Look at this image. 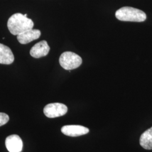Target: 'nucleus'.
Segmentation results:
<instances>
[{"label":"nucleus","mask_w":152,"mask_h":152,"mask_svg":"<svg viewBox=\"0 0 152 152\" xmlns=\"http://www.w3.org/2000/svg\"><path fill=\"white\" fill-rule=\"evenodd\" d=\"M33 26L32 20L20 13L12 15L7 21V28L10 32L15 36L32 29Z\"/></svg>","instance_id":"nucleus-1"},{"label":"nucleus","mask_w":152,"mask_h":152,"mask_svg":"<svg viewBox=\"0 0 152 152\" xmlns=\"http://www.w3.org/2000/svg\"><path fill=\"white\" fill-rule=\"evenodd\" d=\"M115 17L121 21L142 22L147 19L144 11L132 7H123L115 12Z\"/></svg>","instance_id":"nucleus-2"},{"label":"nucleus","mask_w":152,"mask_h":152,"mask_svg":"<svg viewBox=\"0 0 152 152\" xmlns=\"http://www.w3.org/2000/svg\"><path fill=\"white\" fill-rule=\"evenodd\" d=\"M82 59L81 56L71 51H66L60 55L59 63L65 70H73L81 65Z\"/></svg>","instance_id":"nucleus-3"},{"label":"nucleus","mask_w":152,"mask_h":152,"mask_svg":"<svg viewBox=\"0 0 152 152\" xmlns=\"http://www.w3.org/2000/svg\"><path fill=\"white\" fill-rule=\"evenodd\" d=\"M68 112L67 107L59 103H50L46 105L44 109L45 115L48 118H56L65 115Z\"/></svg>","instance_id":"nucleus-4"},{"label":"nucleus","mask_w":152,"mask_h":152,"mask_svg":"<svg viewBox=\"0 0 152 152\" xmlns=\"http://www.w3.org/2000/svg\"><path fill=\"white\" fill-rule=\"evenodd\" d=\"M61 131L66 136L77 137L87 134L89 130L81 125H66L61 128Z\"/></svg>","instance_id":"nucleus-5"},{"label":"nucleus","mask_w":152,"mask_h":152,"mask_svg":"<svg viewBox=\"0 0 152 152\" xmlns=\"http://www.w3.org/2000/svg\"><path fill=\"white\" fill-rule=\"evenodd\" d=\"M5 145L9 152H21L23 144L20 136L17 135H11L6 137Z\"/></svg>","instance_id":"nucleus-6"},{"label":"nucleus","mask_w":152,"mask_h":152,"mask_svg":"<svg viewBox=\"0 0 152 152\" xmlns=\"http://www.w3.org/2000/svg\"><path fill=\"white\" fill-rule=\"evenodd\" d=\"M50 48L46 41H41L35 44L30 50V54L34 58H40L49 54Z\"/></svg>","instance_id":"nucleus-7"},{"label":"nucleus","mask_w":152,"mask_h":152,"mask_svg":"<svg viewBox=\"0 0 152 152\" xmlns=\"http://www.w3.org/2000/svg\"><path fill=\"white\" fill-rule=\"evenodd\" d=\"M41 33L38 29H29L17 36V39L21 44H27L34 40L37 39L41 36Z\"/></svg>","instance_id":"nucleus-8"},{"label":"nucleus","mask_w":152,"mask_h":152,"mask_svg":"<svg viewBox=\"0 0 152 152\" xmlns=\"http://www.w3.org/2000/svg\"><path fill=\"white\" fill-rule=\"evenodd\" d=\"M14 61V56L10 48L0 44V64H11Z\"/></svg>","instance_id":"nucleus-9"},{"label":"nucleus","mask_w":152,"mask_h":152,"mask_svg":"<svg viewBox=\"0 0 152 152\" xmlns=\"http://www.w3.org/2000/svg\"><path fill=\"white\" fill-rule=\"evenodd\" d=\"M140 144L144 149H152V127L141 134L140 137Z\"/></svg>","instance_id":"nucleus-10"},{"label":"nucleus","mask_w":152,"mask_h":152,"mask_svg":"<svg viewBox=\"0 0 152 152\" xmlns=\"http://www.w3.org/2000/svg\"><path fill=\"white\" fill-rule=\"evenodd\" d=\"M9 120V115L4 113L0 112V126L5 125Z\"/></svg>","instance_id":"nucleus-11"},{"label":"nucleus","mask_w":152,"mask_h":152,"mask_svg":"<svg viewBox=\"0 0 152 152\" xmlns=\"http://www.w3.org/2000/svg\"><path fill=\"white\" fill-rule=\"evenodd\" d=\"M24 16L27 17V14H24Z\"/></svg>","instance_id":"nucleus-12"}]
</instances>
